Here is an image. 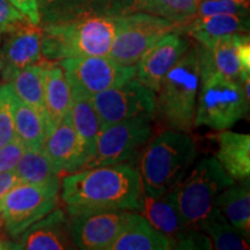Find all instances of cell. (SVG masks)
<instances>
[{"mask_svg": "<svg viewBox=\"0 0 250 250\" xmlns=\"http://www.w3.org/2000/svg\"><path fill=\"white\" fill-rule=\"evenodd\" d=\"M67 214L95 210L138 211L144 193L139 169L122 162L68 173L61 180Z\"/></svg>", "mask_w": 250, "mask_h": 250, "instance_id": "cell-1", "label": "cell"}, {"mask_svg": "<svg viewBox=\"0 0 250 250\" xmlns=\"http://www.w3.org/2000/svg\"><path fill=\"white\" fill-rule=\"evenodd\" d=\"M122 15H92L44 23L41 27L43 58L59 62L72 57L108 56Z\"/></svg>", "mask_w": 250, "mask_h": 250, "instance_id": "cell-2", "label": "cell"}, {"mask_svg": "<svg viewBox=\"0 0 250 250\" xmlns=\"http://www.w3.org/2000/svg\"><path fill=\"white\" fill-rule=\"evenodd\" d=\"M197 158L196 143L189 133L166 129L149 139L140 160L144 192L160 197L186 176Z\"/></svg>", "mask_w": 250, "mask_h": 250, "instance_id": "cell-3", "label": "cell"}, {"mask_svg": "<svg viewBox=\"0 0 250 250\" xmlns=\"http://www.w3.org/2000/svg\"><path fill=\"white\" fill-rule=\"evenodd\" d=\"M199 81L196 48H189L156 92L154 117L162 126L187 133L192 130Z\"/></svg>", "mask_w": 250, "mask_h": 250, "instance_id": "cell-4", "label": "cell"}, {"mask_svg": "<svg viewBox=\"0 0 250 250\" xmlns=\"http://www.w3.org/2000/svg\"><path fill=\"white\" fill-rule=\"evenodd\" d=\"M235 182L215 156L203 158L171 190L184 226L197 228L214 206L217 196Z\"/></svg>", "mask_w": 250, "mask_h": 250, "instance_id": "cell-5", "label": "cell"}, {"mask_svg": "<svg viewBox=\"0 0 250 250\" xmlns=\"http://www.w3.org/2000/svg\"><path fill=\"white\" fill-rule=\"evenodd\" d=\"M198 103L196 104L193 126L212 130H228L249 112L241 83L237 80L214 74L202 79Z\"/></svg>", "mask_w": 250, "mask_h": 250, "instance_id": "cell-6", "label": "cell"}, {"mask_svg": "<svg viewBox=\"0 0 250 250\" xmlns=\"http://www.w3.org/2000/svg\"><path fill=\"white\" fill-rule=\"evenodd\" d=\"M61 181L46 184L19 182L2 199L0 220L2 230L12 239L55 210L59 203Z\"/></svg>", "mask_w": 250, "mask_h": 250, "instance_id": "cell-7", "label": "cell"}, {"mask_svg": "<svg viewBox=\"0 0 250 250\" xmlns=\"http://www.w3.org/2000/svg\"><path fill=\"white\" fill-rule=\"evenodd\" d=\"M180 26L169 19L146 12L123 14L108 57L124 66L136 65L149 46Z\"/></svg>", "mask_w": 250, "mask_h": 250, "instance_id": "cell-8", "label": "cell"}, {"mask_svg": "<svg viewBox=\"0 0 250 250\" xmlns=\"http://www.w3.org/2000/svg\"><path fill=\"white\" fill-rule=\"evenodd\" d=\"M72 98L92 99L94 95L121 86L136 76V65L124 66L115 62L108 56L72 57L59 61Z\"/></svg>", "mask_w": 250, "mask_h": 250, "instance_id": "cell-9", "label": "cell"}, {"mask_svg": "<svg viewBox=\"0 0 250 250\" xmlns=\"http://www.w3.org/2000/svg\"><path fill=\"white\" fill-rule=\"evenodd\" d=\"M152 121L147 116H138L103 127L94 155L83 169L130 161L152 138Z\"/></svg>", "mask_w": 250, "mask_h": 250, "instance_id": "cell-10", "label": "cell"}, {"mask_svg": "<svg viewBox=\"0 0 250 250\" xmlns=\"http://www.w3.org/2000/svg\"><path fill=\"white\" fill-rule=\"evenodd\" d=\"M90 100L99 115L101 129L133 117L154 118L156 93L136 78L121 86L103 90Z\"/></svg>", "mask_w": 250, "mask_h": 250, "instance_id": "cell-11", "label": "cell"}, {"mask_svg": "<svg viewBox=\"0 0 250 250\" xmlns=\"http://www.w3.org/2000/svg\"><path fill=\"white\" fill-rule=\"evenodd\" d=\"M130 214L129 210H95L70 214L74 246L83 250H109Z\"/></svg>", "mask_w": 250, "mask_h": 250, "instance_id": "cell-12", "label": "cell"}, {"mask_svg": "<svg viewBox=\"0 0 250 250\" xmlns=\"http://www.w3.org/2000/svg\"><path fill=\"white\" fill-rule=\"evenodd\" d=\"M1 83H9L17 72L43 59L42 28L28 22L1 36Z\"/></svg>", "mask_w": 250, "mask_h": 250, "instance_id": "cell-13", "label": "cell"}, {"mask_svg": "<svg viewBox=\"0 0 250 250\" xmlns=\"http://www.w3.org/2000/svg\"><path fill=\"white\" fill-rule=\"evenodd\" d=\"M189 48V42L177 33L166 34L139 58L134 78L156 93L168 72Z\"/></svg>", "mask_w": 250, "mask_h": 250, "instance_id": "cell-14", "label": "cell"}, {"mask_svg": "<svg viewBox=\"0 0 250 250\" xmlns=\"http://www.w3.org/2000/svg\"><path fill=\"white\" fill-rule=\"evenodd\" d=\"M15 249L65 250L76 249L72 239L68 214L56 208L15 239Z\"/></svg>", "mask_w": 250, "mask_h": 250, "instance_id": "cell-15", "label": "cell"}, {"mask_svg": "<svg viewBox=\"0 0 250 250\" xmlns=\"http://www.w3.org/2000/svg\"><path fill=\"white\" fill-rule=\"evenodd\" d=\"M42 149L59 174L74 173L80 169V146L71 110L50 132Z\"/></svg>", "mask_w": 250, "mask_h": 250, "instance_id": "cell-16", "label": "cell"}, {"mask_svg": "<svg viewBox=\"0 0 250 250\" xmlns=\"http://www.w3.org/2000/svg\"><path fill=\"white\" fill-rule=\"evenodd\" d=\"M170 241L144 215L131 212L126 224L109 250H169Z\"/></svg>", "mask_w": 250, "mask_h": 250, "instance_id": "cell-17", "label": "cell"}, {"mask_svg": "<svg viewBox=\"0 0 250 250\" xmlns=\"http://www.w3.org/2000/svg\"><path fill=\"white\" fill-rule=\"evenodd\" d=\"M218 151L215 159L234 181L249 179L250 136L223 130L217 137Z\"/></svg>", "mask_w": 250, "mask_h": 250, "instance_id": "cell-18", "label": "cell"}, {"mask_svg": "<svg viewBox=\"0 0 250 250\" xmlns=\"http://www.w3.org/2000/svg\"><path fill=\"white\" fill-rule=\"evenodd\" d=\"M188 34L199 44L210 48L215 40L232 34L248 33V17L237 14H213L196 17L188 24Z\"/></svg>", "mask_w": 250, "mask_h": 250, "instance_id": "cell-19", "label": "cell"}, {"mask_svg": "<svg viewBox=\"0 0 250 250\" xmlns=\"http://www.w3.org/2000/svg\"><path fill=\"white\" fill-rule=\"evenodd\" d=\"M234 182L217 196L214 206L243 237H250V188L249 179Z\"/></svg>", "mask_w": 250, "mask_h": 250, "instance_id": "cell-20", "label": "cell"}, {"mask_svg": "<svg viewBox=\"0 0 250 250\" xmlns=\"http://www.w3.org/2000/svg\"><path fill=\"white\" fill-rule=\"evenodd\" d=\"M44 101L49 131L51 132L71 110L72 92L61 65L49 61H46L44 71Z\"/></svg>", "mask_w": 250, "mask_h": 250, "instance_id": "cell-21", "label": "cell"}, {"mask_svg": "<svg viewBox=\"0 0 250 250\" xmlns=\"http://www.w3.org/2000/svg\"><path fill=\"white\" fill-rule=\"evenodd\" d=\"M71 116L79 140L81 170L95 152L96 142L101 132V122L89 99L72 98Z\"/></svg>", "mask_w": 250, "mask_h": 250, "instance_id": "cell-22", "label": "cell"}, {"mask_svg": "<svg viewBox=\"0 0 250 250\" xmlns=\"http://www.w3.org/2000/svg\"><path fill=\"white\" fill-rule=\"evenodd\" d=\"M137 212L147 219L159 232L165 234L169 241L187 228L175 204L171 190L160 197H152L144 192L140 208Z\"/></svg>", "mask_w": 250, "mask_h": 250, "instance_id": "cell-23", "label": "cell"}, {"mask_svg": "<svg viewBox=\"0 0 250 250\" xmlns=\"http://www.w3.org/2000/svg\"><path fill=\"white\" fill-rule=\"evenodd\" d=\"M46 61H41L36 64L22 68L14 74L9 80L15 96L30 105L45 118L48 124V115L44 101V71ZM50 132V131H49Z\"/></svg>", "mask_w": 250, "mask_h": 250, "instance_id": "cell-24", "label": "cell"}, {"mask_svg": "<svg viewBox=\"0 0 250 250\" xmlns=\"http://www.w3.org/2000/svg\"><path fill=\"white\" fill-rule=\"evenodd\" d=\"M15 137L23 144L24 148L42 149L49 136L45 118L36 109L17 98L14 114Z\"/></svg>", "mask_w": 250, "mask_h": 250, "instance_id": "cell-25", "label": "cell"}, {"mask_svg": "<svg viewBox=\"0 0 250 250\" xmlns=\"http://www.w3.org/2000/svg\"><path fill=\"white\" fill-rule=\"evenodd\" d=\"M198 229L211 239L213 248L218 250H245L249 249L248 240L243 237L225 218L221 211L213 206L212 211L199 224Z\"/></svg>", "mask_w": 250, "mask_h": 250, "instance_id": "cell-26", "label": "cell"}, {"mask_svg": "<svg viewBox=\"0 0 250 250\" xmlns=\"http://www.w3.org/2000/svg\"><path fill=\"white\" fill-rule=\"evenodd\" d=\"M14 173L21 183L46 184L61 181L59 173L43 149H24Z\"/></svg>", "mask_w": 250, "mask_h": 250, "instance_id": "cell-27", "label": "cell"}, {"mask_svg": "<svg viewBox=\"0 0 250 250\" xmlns=\"http://www.w3.org/2000/svg\"><path fill=\"white\" fill-rule=\"evenodd\" d=\"M199 0H136L138 9L184 23L196 17Z\"/></svg>", "mask_w": 250, "mask_h": 250, "instance_id": "cell-28", "label": "cell"}, {"mask_svg": "<svg viewBox=\"0 0 250 250\" xmlns=\"http://www.w3.org/2000/svg\"><path fill=\"white\" fill-rule=\"evenodd\" d=\"M17 96L9 83L0 85V147L15 137L14 114Z\"/></svg>", "mask_w": 250, "mask_h": 250, "instance_id": "cell-29", "label": "cell"}, {"mask_svg": "<svg viewBox=\"0 0 250 250\" xmlns=\"http://www.w3.org/2000/svg\"><path fill=\"white\" fill-rule=\"evenodd\" d=\"M248 7L237 0H203L197 6V17L213 14H237L248 17Z\"/></svg>", "mask_w": 250, "mask_h": 250, "instance_id": "cell-30", "label": "cell"}, {"mask_svg": "<svg viewBox=\"0 0 250 250\" xmlns=\"http://www.w3.org/2000/svg\"><path fill=\"white\" fill-rule=\"evenodd\" d=\"M171 249H213L211 239L201 229L184 228L170 241Z\"/></svg>", "mask_w": 250, "mask_h": 250, "instance_id": "cell-31", "label": "cell"}, {"mask_svg": "<svg viewBox=\"0 0 250 250\" xmlns=\"http://www.w3.org/2000/svg\"><path fill=\"white\" fill-rule=\"evenodd\" d=\"M28 21L29 20L14 5H12L9 0H0V40L6 33Z\"/></svg>", "mask_w": 250, "mask_h": 250, "instance_id": "cell-32", "label": "cell"}, {"mask_svg": "<svg viewBox=\"0 0 250 250\" xmlns=\"http://www.w3.org/2000/svg\"><path fill=\"white\" fill-rule=\"evenodd\" d=\"M24 149L26 148L23 144L17 137L1 146L0 147V173L14 170Z\"/></svg>", "mask_w": 250, "mask_h": 250, "instance_id": "cell-33", "label": "cell"}, {"mask_svg": "<svg viewBox=\"0 0 250 250\" xmlns=\"http://www.w3.org/2000/svg\"><path fill=\"white\" fill-rule=\"evenodd\" d=\"M33 24L41 23L39 0H9Z\"/></svg>", "mask_w": 250, "mask_h": 250, "instance_id": "cell-34", "label": "cell"}, {"mask_svg": "<svg viewBox=\"0 0 250 250\" xmlns=\"http://www.w3.org/2000/svg\"><path fill=\"white\" fill-rule=\"evenodd\" d=\"M19 183V179L14 170L12 171H4L0 173V205H1L2 199L7 195V192L12 189L14 186ZM0 229H2L1 220H0Z\"/></svg>", "mask_w": 250, "mask_h": 250, "instance_id": "cell-35", "label": "cell"}, {"mask_svg": "<svg viewBox=\"0 0 250 250\" xmlns=\"http://www.w3.org/2000/svg\"><path fill=\"white\" fill-rule=\"evenodd\" d=\"M8 249H15V242H12L6 239V236L2 235L1 229H0V250H8Z\"/></svg>", "mask_w": 250, "mask_h": 250, "instance_id": "cell-36", "label": "cell"}, {"mask_svg": "<svg viewBox=\"0 0 250 250\" xmlns=\"http://www.w3.org/2000/svg\"><path fill=\"white\" fill-rule=\"evenodd\" d=\"M1 70H2V58H1V51H0V85L2 83H1Z\"/></svg>", "mask_w": 250, "mask_h": 250, "instance_id": "cell-37", "label": "cell"}, {"mask_svg": "<svg viewBox=\"0 0 250 250\" xmlns=\"http://www.w3.org/2000/svg\"><path fill=\"white\" fill-rule=\"evenodd\" d=\"M239 2H241V4L246 5V6H249V0H237Z\"/></svg>", "mask_w": 250, "mask_h": 250, "instance_id": "cell-38", "label": "cell"}]
</instances>
